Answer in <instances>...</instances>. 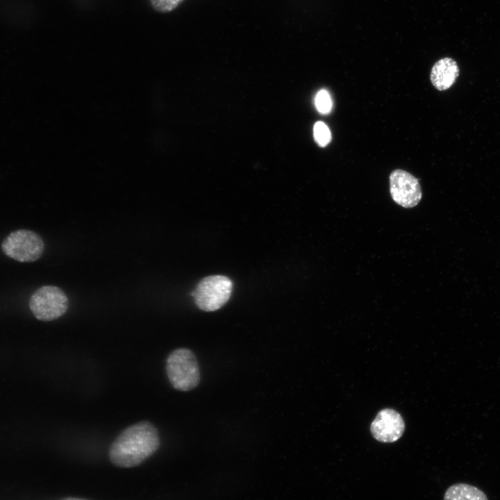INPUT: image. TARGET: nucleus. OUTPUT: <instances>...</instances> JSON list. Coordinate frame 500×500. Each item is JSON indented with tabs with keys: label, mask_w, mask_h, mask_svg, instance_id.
Returning a JSON list of instances; mask_svg holds the SVG:
<instances>
[{
	"label": "nucleus",
	"mask_w": 500,
	"mask_h": 500,
	"mask_svg": "<svg viewBox=\"0 0 500 500\" xmlns=\"http://www.w3.org/2000/svg\"><path fill=\"white\" fill-rule=\"evenodd\" d=\"M160 446L156 428L143 421L124 429L115 440L109 450V458L115 466L131 468L142 464Z\"/></svg>",
	"instance_id": "f257e3e1"
},
{
	"label": "nucleus",
	"mask_w": 500,
	"mask_h": 500,
	"mask_svg": "<svg viewBox=\"0 0 500 500\" xmlns=\"http://www.w3.org/2000/svg\"><path fill=\"white\" fill-rule=\"evenodd\" d=\"M166 371L171 384L178 390L189 391L199 383V364L189 349L180 348L172 351L167 359Z\"/></svg>",
	"instance_id": "f03ea898"
},
{
	"label": "nucleus",
	"mask_w": 500,
	"mask_h": 500,
	"mask_svg": "<svg viewBox=\"0 0 500 500\" xmlns=\"http://www.w3.org/2000/svg\"><path fill=\"white\" fill-rule=\"evenodd\" d=\"M233 289L232 281L222 275L203 278L191 292L197 307L203 311H215L229 299Z\"/></svg>",
	"instance_id": "7ed1b4c3"
},
{
	"label": "nucleus",
	"mask_w": 500,
	"mask_h": 500,
	"mask_svg": "<svg viewBox=\"0 0 500 500\" xmlns=\"http://www.w3.org/2000/svg\"><path fill=\"white\" fill-rule=\"evenodd\" d=\"M1 249L6 256L18 262H34L42 255L44 243L37 233L18 229L3 240Z\"/></svg>",
	"instance_id": "20e7f679"
},
{
	"label": "nucleus",
	"mask_w": 500,
	"mask_h": 500,
	"mask_svg": "<svg viewBox=\"0 0 500 500\" xmlns=\"http://www.w3.org/2000/svg\"><path fill=\"white\" fill-rule=\"evenodd\" d=\"M29 308L36 319L49 322L63 315L68 308L65 293L53 285H44L31 297Z\"/></svg>",
	"instance_id": "39448f33"
},
{
	"label": "nucleus",
	"mask_w": 500,
	"mask_h": 500,
	"mask_svg": "<svg viewBox=\"0 0 500 500\" xmlns=\"http://www.w3.org/2000/svg\"><path fill=\"white\" fill-rule=\"evenodd\" d=\"M390 192L393 201L406 208L417 206L422 197L417 178L400 169L392 171L390 175Z\"/></svg>",
	"instance_id": "423d86ee"
},
{
	"label": "nucleus",
	"mask_w": 500,
	"mask_h": 500,
	"mask_svg": "<svg viewBox=\"0 0 500 500\" xmlns=\"http://www.w3.org/2000/svg\"><path fill=\"white\" fill-rule=\"evenodd\" d=\"M372 436L378 442L391 443L398 440L405 430L401 415L396 410L385 408L381 410L371 424Z\"/></svg>",
	"instance_id": "0eeeda50"
},
{
	"label": "nucleus",
	"mask_w": 500,
	"mask_h": 500,
	"mask_svg": "<svg viewBox=\"0 0 500 500\" xmlns=\"http://www.w3.org/2000/svg\"><path fill=\"white\" fill-rule=\"evenodd\" d=\"M459 75L457 62L451 58H443L433 66L430 78L433 85L438 90H446L456 82Z\"/></svg>",
	"instance_id": "6e6552de"
},
{
	"label": "nucleus",
	"mask_w": 500,
	"mask_h": 500,
	"mask_svg": "<svg viewBox=\"0 0 500 500\" xmlns=\"http://www.w3.org/2000/svg\"><path fill=\"white\" fill-rule=\"evenodd\" d=\"M444 500H488L478 488L467 483H456L447 488Z\"/></svg>",
	"instance_id": "1a4fd4ad"
},
{
	"label": "nucleus",
	"mask_w": 500,
	"mask_h": 500,
	"mask_svg": "<svg viewBox=\"0 0 500 500\" xmlns=\"http://www.w3.org/2000/svg\"><path fill=\"white\" fill-rule=\"evenodd\" d=\"M315 142L319 147L326 146L331 140V134L328 127L323 122H317L313 127Z\"/></svg>",
	"instance_id": "9d476101"
},
{
	"label": "nucleus",
	"mask_w": 500,
	"mask_h": 500,
	"mask_svg": "<svg viewBox=\"0 0 500 500\" xmlns=\"http://www.w3.org/2000/svg\"><path fill=\"white\" fill-rule=\"evenodd\" d=\"M184 0H149L151 8L160 13H168L176 9Z\"/></svg>",
	"instance_id": "9b49d317"
},
{
	"label": "nucleus",
	"mask_w": 500,
	"mask_h": 500,
	"mask_svg": "<svg viewBox=\"0 0 500 500\" xmlns=\"http://www.w3.org/2000/svg\"><path fill=\"white\" fill-rule=\"evenodd\" d=\"M315 106L317 110L324 115L331 112L333 103L329 93L325 90H319L315 97Z\"/></svg>",
	"instance_id": "f8f14e48"
},
{
	"label": "nucleus",
	"mask_w": 500,
	"mask_h": 500,
	"mask_svg": "<svg viewBox=\"0 0 500 500\" xmlns=\"http://www.w3.org/2000/svg\"><path fill=\"white\" fill-rule=\"evenodd\" d=\"M61 500H88V499L76 498V497H67V498L62 499Z\"/></svg>",
	"instance_id": "ddd939ff"
}]
</instances>
